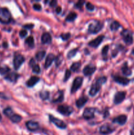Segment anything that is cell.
<instances>
[{
  "instance_id": "cell-3",
  "label": "cell",
  "mask_w": 134,
  "mask_h": 135,
  "mask_svg": "<svg viewBox=\"0 0 134 135\" xmlns=\"http://www.w3.org/2000/svg\"><path fill=\"white\" fill-rule=\"evenodd\" d=\"M104 26L103 22L100 21H95L89 24L88 26V32L95 34L101 31Z\"/></svg>"
},
{
  "instance_id": "cell-49",
  "label": "cell",
  "mask_w": 134,
  "mask_h": 135,
  "mask_svg": "<svg viewBox=\"0 0 134 135\" xmlns=\"http://www.w3.org/2000/svg\"><path fill=\"white\" fill-rule=\"evenodd\" d=\"M1 119H2V117H1V114H0V121H1Z\"/></svg>"
},
{
  "instance_id": "cell-43",
  "label": "cell",
  "mask_w": 134,
  "mask_h": 135,
  "mask_svg": "<svg viewBox=\"0 0 134 135\" xmlns=\"http://www.w3.org/2000/svg\"><path fill=\"white\" fill-rule=\"evenodd\" d=\"M34 26V24H26V25H23V28H26V29H32L33 28Z\"/></svg>"
},
{
  "instance_id": "cell-6",
  "label": "cell",
  "mask_w": 134,
  "mask_h": 135,
  "mask_svg": "<svg viewBox=\"0 0 134 135\" xmlns=\"http://www.w3.org/2000/svg\"><path fill=\"white\" fill-rule=\"evenodd\" d=\"M58 112L64 116H70L73 113V108L66 105H60L57 108Z\"/></svg>"
},
{
  "instance_id": "cell-11",
  "label": "cell",
  "mask_w": 134,
  "mask_h": 135,
  "mask_svg": "<svg viewBox=\"0 0 134 135\" xmlns=\"http://www.w3.org/2000/svg\"><path fill=\"white\" fill-rule=\"evenodd\" d=\"M96 69L97 68H96V66L95 65L90 63V64L87 65L84 67V69H83V73L86 76H91L95 72Z\"/></svg>"
},
{
  "instance_id": "cell-5",
  "label": "cell",
  "mask_w": 134,
  "mask_h": 135,
  "mask_svg": "<svg viewBox=\"0 0 134 135\" xmlns=\"http://www.w3.org/2000/svg\"><path fill=\"white\" fill-rule=\"evenodd\" d=\"M25 58L22 54H18V53H15L13 58V67L14 69L17 71L20 69L22 63L24 62Z\"/></svg>"
},
{
  "instance_id": "cell-14",
  "label": "cell",
  "mask_w": 134,
  "mask_h": 135,
  "mask_svg": "<svg viewBox=\"0 0 134 135\" xmlns=\"http://www.w3.org/2000/svg\"><path fill=\"white\" fill-rule=\"evenodd\" d=\"M105 38V36L103 35H100L98 37H97L96 38H95L93 40L90 41V42L88 43V46H90L91 47H94V48H97L101 43H102V40Z\"/></svg>"
},
{
  "instance_id": "cell-2",
  "label": "cell",
  "mask_w": 134,
  "mask_h": 135,
  "mask_svg": "<svg viewBox=\"0 0 134 135\" xmlns=\"http://www.w3.org/2000/svg\"><path fill=\"white\" fill-rule=\"evenodd\" d=\"M12 20L11 14L7 8H0V22L3 24L10 23Z\"/></svg>"
},
{
  "instance_id": "cell-38",
  "label": "cell",
  "mask_w": 134,
  "mask_h": 135,
  "mask_svg": "<svg viewBox=\"0 0 134 135\" xmlns=\"http://www.w3.org/2000/svg\"><path fill=\"white\" fill-rule=\"evenodd\" d=\"M85 7H86L87 10H88L89 11H93L95 9V6L90 2L86 3V5H85Z\"/></svg>"
},
{
  "instance_id": "cell-39",
  "label": "cell",
  "mask_w": 134,
  "mask_h": 135,
  "mask_svg": "<svg viewBox=\"0 0 134 135\" xmlns=\"http://www.w3.org/2000/svg\"><path fill=\"white\" fill-rule=\"evenodd\" d=\"M109 46H108V45L105 46V47L102 48V55L104 57H106V55H107V54H108V51H109Z\"/></svg>"
},
{
  "instance_id": "cell-42",
  "label": "cell",
  "mask_w": 134,
  "mask_h": 135,
  "mask_svg": "<svg viewBox=\"0 0 134 135\" xmlns=\"http://www.w3.org/2000/svg\"><path fill=\"white\" fill-rule=\"evenodd\" d=\"M33 9L35 11H40L42 10V6H41V5H39V4L35 3L33 5Z\"/></svg>"
},
{
  "instance_id": "cell-31",
  "label": "cell",
  "mask_w": 134,
  "mask_h": 135,
  "mask_svg": "<svg viewBox=\"0 0 134 135\" xmlns=\"http://www.w3.org/2000/svg\"><path fill=\"white\" fill-rule=\"evenodd\" d=\"M49 92L47 90H43L39 92V96L43 100H48L49 98Z\"/></svg>"
},
{
  "instance_id": "cell-18",
  "label": "cell",
  "mask_w": 134,
  "mask_h": 135,
  "mask_svg": "<svg viewBox=\"0 0 134 135\" xmlns=\"http://www.w3.org/2000/svg\"><path fill=\"white\" fill-rule=\"evenodd\" d=\"M56 56L53 54H49L46 57L45 61L44 67L45 69H48L52 65L53 62L55 60Z\"/></svg>"
},
{
  "instance_id": "cell-30",
  "label": "cell",
  "mask_w": 134,
  "mask_h": 135,
  "mask_svg": "<svg viewBox=\"0 0 134 135\" xmlns=\"http://www.w3.org/2000/svg\"><path fill=\"white\" fill-rule=\"evenodd\" d=\"M46 52L45 51H39L35 54V59L38 61H41L42 60H43V58L45 56Z\"/></svg>"
},
{
  "instance_id": "cell-47",
  "label": "cell",
  "mask_w": 134,
  "mask_h": 135,
  "mask_svg": "<svg viewBox=\"0 0 134 135\" xmlns=\"http://www.w3.org/2000/svg\"><path fill=\"white\" fill-rule=\"evenodd\" d=\"M130 135H134V125L133 126L132 129H131V132H130Z\"/></svg>"
},
{
  "instance_id": "cell-44",
  "label": "cell",
  "mask_w": 134,
  "mask_h": 135,
  "mask_svg": "<svg viewBox=\"0 0 134 135\" xmlns=\"http://www.w3.org/2000/svg\"><path fill=\"white\" fill-rule=\"evenodd\" d=\"M35 64H36V63H35V59H34V58H32V59H30V62H29V65H30L31 67H32L33 66L35 65Z\"/></svg>"
},
{
  "instance_id": "cell-36",
  "label": "cell",
  "mask_w": 134,
  "mask_h": 135,
  "mask_svg": "<svg viewBox=\"0 0 134 135\" xmlns=\"http://www.w3.org/2000/svg\"><path fill=\"white\" fill-rule=\"evenodd\" d=\"M62 60H63V55H59L57 57L55 58V63H56V67H59L60 64L62 63Z\"/></svg>"
},
{
  "instance_id": "cell-7",
  "label": "cell",
  "mask_w": 134,
  "mask_h": 135,
  "mask_svg": "<svg viewBox=\"0 0 134 135\" xmlns=\"http://www.w3.org/2000/svg\"><path fill=\"white\" fill-rule=\"evenodd\" d=\"M49 119L50 122L53 123L56 127L59 128V129H65L66 128L67 125L62 120L56 118V117H54L53 115H49Z\"/></svg>"
},
{
  "instance_id": "cell-20",
  "label": "cell",
  "mask_w": 134,
  "mask_h": 135,
  "mask_svg": "<svg viewBox=\"0 0 134 135\" xmlns=\"http://www.w3.org/2000/svg\"><path fill=\"white\" fill-rule=\"evenodd\" d=\"M39 80H40V79H39L38 76H31V77L27 80V82H26V86H27L28 87H30V88H31V87H34V86H35V84L39 81Z\"/></svg>"
},
{
  "instance_id": "cell-45",
  "label": "cell",
  "mask_w": 134,
  "mask_h": 135,
  "mask_svg": "<svg viewBox=\"0 0 134 135\" xmlns=\"http://www.w3.org/2000/svg\"><path fill=\"white\" fill-rule=\"evenodd\" d=\"M56 5H57V1H56V0H53V1H51L49 3L50 7H52L56 6Z\"/></svg>"
},
{
  "instance_id": "cell-34",
  "label": "cell",
  "mask_w": 134,
  "mask_h": 135,
  "mask_svg": "<svg viewBox=\"0 0 134 135\" xmlns=\"http://www.w3.org/2000/svg\"><path fill=\"white\" fill-rule=\"evenodd\" d=\"M60 38H61V39L63 40L66 41V40H68L70 38L71 34H70V33H69V32L62 33V34H60Z\"/></svg>"
},
{
  "instance_id": "cell-48",
  "label": "cell",
  "mask_w": 134,
  "mask_h": 135,
  "mask_svg": "<svg viewBox=\"0 0 134 135\" xmlns=\"http://www.w3.org/2000/svg\"><path fill=\"white\" fill-rule=\"evenodd\" d=\"M131 53H132L133 55H134V48L133 49V50H132V51H131Z\"/></svg>"
},
{
  "instance_id": "cell-26",
  "label": "cell",
  "mask_w": 134,
  "mask_h": 135,
  "mask_svg": "<svg viewBox=\"0 0 134 135\" xmlns=\"http://www.w3.org/2000/svg\"><path fill=\"white\" fill-rule=\"evenodd\" d=\"M25 44H27L28 47H31V48L34 47V39L32 36H30L25 40Z\"/></svg>"
},
{
  "instance_id": "cell-33",
  "label": "cell",
  "mask_w": 134,
  "mask_h": 135,
  "mask_svg": "<svg viewBox=\"0 0 134 135\" xmlns=\"http://www.w3.org/2000/svg\"><path fill=\"white\" fill-rule=\"evenodd\" d=\"M78 51V48H74L70 50V51H68V54H67V57H68V59H71V58H72L73 57H74L75 55H76Z\"/></svg>"
},
{
  "instance_id": "cell-23",
  "label": "cell",
  "mask_w": 134,
  "mask_h": 135,
  "mask_svg": "<svg viewBox=\"0 0 134 135\" xmlns=\"http://www.w3.org/2000/svg\"><path fill=\"white\" fill-rule=\"evenodd\" d=\"M122 72L123 73V75L125 76H130L131 75V73H132V71H131V69L128 67L127 65V63H124V64L123 65L122 67Z\"/></svg>"
},
{
  "instance_id": "cell-9",
  "label": "cell",
  "mask_w": 134,
  "mask_h": 135,
  "mask_svg": "<svg viewBox=\"0 0 134 135\" xmlns=\"http://www.w3.org/2000/svg\"><path fill=\"white\" fill-rule=\"evenodd\" d=\"M96 108H86L84 111L82 116L85 120H89L94 118L95 113L96 112Z\"/></svg>"
},
{
  "instance_id": "cell-4",
  "label": "cell",
  "mask_w": 134,
  "mask_h": 135,
  "mask_svg": "<svg viewBox=\"0 0 134 135\" xmlns=\"http://www.w3.org/2000/svg\"><path fill=\"white\" fill-rule=\"evenodd\" d=\"M120 34L126 44H132L133 42V33L130 30H127V29H124L121 32Z\"/></svg>"
},
{
  "instance_id": "cell-17",
  "label": "cell",
  "mask_w": 134,
  "mask_h": 135,
  "mask_svg": "<svg viewBox=\"0 0 134 135\" xmlns=\"http://www.w3.org/2000/svg\"><path fill=\"white\" fill-rule=\"evenodd\" d=\"M127 117L126 115H120L112 119V122L114 123H118L120 125H123L127 121Z\"/></svg>"
},
{
  "instance_id": "cell-19",
  "label": "cell",
  "mask_w": 134,
  "mask_h": 135,
  "mask_svg": "<svg viewBox=\"0 0 134 135\" xmlns=\"http://www.w3.org/2000/svg\"><path fill=\"white\" fill-rule=\"evenodd\" d=\"M19 75H18L16 73L13 72H9L7 75H6L5 76V80H8L9 82H11V83H14L16 82L18 79V78L19 77Z\"/></svg>"
},
{
  "instance_id": "cell-24",
  "label": "cell",
  "mask_w": 134,
  "mask_h": 135,
  "mask_svg": "<svg viewBox=\"0 0 134 135\" xmlns=\"http://www.w3.org/2000/svg\"><path fill=\"white\" fill-rule=\"evenodd\" d=\"M76 18H77V14L75 12H70L66 17L65 21L66 22H73L74 20L76 19Z\"/></svg>"
},
{
  "instance_id": "cell-32",
  "label": "cell",
  "mask_w": 134,
  "mask_h": 135,
  "mask_svg": "<svg viewBox=\"0 0 134 135\" xmlns=\"http://www.w3.org/2000/svg\"><path fill=\"white\" fill-rule=\"evenodd\" d=\"M3 113L7 116V117H8L9 118H10V117H11V116L13 115L14 113L13 112V110L11 108H10V107H8V108H5V109H4Z\"/></svg>"
},
{
  "instance_id": "cell-28",
  "label": "cell",
  "mask_w": 134,
  "mask_h": 135,
  "mask_svg": "<svg viewBox=\"0 0 134 135\" xmlns=\"http://www.w3.org/2000/svg\"><path fill=\"white\" fill-rule=\"evenodd\" d=\"M11 72V69L7 65H3L0 67V74L1 75H6Z\"/></svg>"
},
{
  "instance_id": "cell-8",
  "label": "cell",
  "mask_w": 134,
  "mask_h": 135,
  "mask_svg": "<svg viewBox=\"0 0 134 135\" xmlns=\"http://www.w3.org/2000/svg\"><path fill=\"white\" fill-rule=\"evenodd\" d=\"M83 81H84V79L81 76H78L75 78L72 83V87H71V93H75L76 91L78 90L82 85Z\"/></svg>"
},
{
  "instance_id": "cell-25",
  "label": "cell",
  "mask_w": 134,
  "mask_h": 135,
  "mask_svg": "<svg viewBox=\"0 0 134 135\" xmlns=\"http://www.w3.org/2000/svg\"><path fill=\"white\" fill-rule=\"evenodd\" d=\"M80 67H81L80 62H75V63H72L70 67V71H72V72H77L78 71H79Z\"/></svg>"
},
{
  "instance_id": "cell-15",
  "label": "cell",
  "mask_w": 134,
  "mask_h": 135,
  "mask_svg": "<svg viewBox=\"0 0 134 135\" xmlns=\"http://www.w3.org/2000/svg\"><path fill=\"white\" fill-rule=\"evenodd\" d=\"M113 80L118 84H121V85L126 86L130 83V80L128 79L123 76H119V75H114L113 76Z\"/></svg>"
},
{
  "instance_id": "cell-10",
  "label": "cell",
  "mask_w": 134,
  "mask_h": 135,
  "mask_svg": "<svg viewBox=\"0 0 134 135\" xmlns=\"http://www.w3.org/2000/svg\"><path fill=\"white\" fill-rule=\"evenodd\" d=\"M126 92H123V91H120L116 93V94L114 95V103L116 105H118V104H121L122 102L124 100L125 98H126Z\"/></svg>"
},
{
  "instance_id": "cell-21",
  "label": "cell",
  "mask_w": 134,
  "mask_h": 135,
  "mask_svg": "<svg viewBox=\"0 0 134 135\" xmlns=\"http://www.w3.org/2000/svg\"><path fill=\"white\" fill-rule=\"evenodd\" d=\"M88 97L87 96H81L80 98L78 99L76 102V105L78 108H81L84 106L85 104L87 102Z\"/></svg>"
},
{
  "instance_id": "cell-29",
  "label": "cell",
  "mask_w": 134,
  "mask_h": 135,
  "mask_svg": "<svg viewBox=\"0 0 134 135\" xmlns=\"http://www.w3.org/2000/svg\"><path fill=\"white\" fill-rule=\"evenodd\" d=\"M120 27V24L118 22V21H113L110 25V29L112 31H116L119 29V28Z\"/></svg>"
},
{
  "instance_id": "cell-37",
  "label": "cell",
  "mask_w": 134,
  "mask_h": 135,
  "mask_svg": "<svg viewBox=\"0 0 134 135\" xmlns=\"http://www.w3.org/2000/svg\"><path fill=\"white\" fill-rule=\"evenodd\" d=\"M71 76V71L70 70H66L65 71V74H64V80L63 81L64 82H66L68 79H70Z\"/></svg>"
},
{
  "instance_id": "cell-27",
  "label": "cell",
  "mask_w": 134,
  "mask_h": 135,
  "mask_svg": "<svg viewBox=\"0 0 134 135\" xmlns=\"http://www.w3.org/2000/svg\"><path fill=\"white\" fill-rule=\"evenodd\" d=\"M9 119H10L11 121L13 123H17L20 122L22 118L20 115L17 114V113H14V114H13Z\"/></svg>"
},
{
  "instance_id": "cell-40",
  "label": "cell",
  "mask_w": 134,
  "mask_h": 135,
  "mask_svg": "<svg viewBox=\"0 0 134 135\" xmlns=\"http://www.w3.org/2000/svg\"><path fill=\"white\" fill-rule=\"evenodd\" d=\"M85 3V1H79L75 4L74 7L76 8H78L79 9H82L83 6H84V4Z\"/></svg>"
},
{
  "instance_id": "cell-1",
  "label": "cell",
  "mask_w": 134,
  "mask_h": 135,
  "mask_svg": "<svg viewBox=\"0 0 134 135\" xmlns=\"http://www.w3.org/2000/svg\"><path fill=\"white\" fill-rule=\"evenodd\" d=\"M106 80H107V78L105 76H102L98 78L96 80L95 83H93L91 87L90 90L89 92V96H91V97L96 96V94L100 91L102 86L106 83Z\"/></svg>"
},
{
  "instance_id": "cell-22",
  "label": "cell",
  "mask_w": 134,
  "mask_h": 135,
  "mask_svg": "<svg viewBox=\"0 0 134 135\" xmlns=\"http://www.w3.org/2000/svg\"><path fill=\"white\" fill-rule=\"evenodd\" d=\"M42 43L43 44H49L52 42V38L49 32H45L42 36Z\"/></svg>"
},
{
  "instance_id": "cell-13",
  "label": "cell",
  "mask_w": 134,
  "mask_h": 135,
  "mask_svg": "<svg viewBox=\"0 0 134 135\" xmlns=\"http://www.w3.org/2000/svg\"><path fill=\"white\" fill-rule=\"evenodd\" d=\"M26 127L28 130L32 132L36 131L39 129V124L34 121H28L26 123Z\"/></svg>"
},
{
  "instance_id": "cell-41",
  "label": "cell",
  "mask_w": 134,
  "mask_h": 135,
  "mask_svg": "<svg viewBox=\"0 0 134 135\" xmlns=\"http://www.w3.org/2000/svg\"><path fill=\"white\" fill-rule=\"evenodd\" d=\"M28 32L27 30H25V29H23V30H21L19 32V35L20 36L21 38H24L27 36Z\"/></svg>"
},
{
  "instance_id": "cell-12",
  "label": "cell",
  "mask_w": 134,
  "mask_h": 135,
  "mask_svg": "<svg viewBox=\"0 0 134 135\" xmlns=\"http://www.w3.org/2000/svg\"><path fill=\"white\" fill-rule=\"evenodd\" d=\"M114 130H115V129L112 127L110 125H109V124H105V125H102L100 127L99 133L102 134H109L113 133Z\"/></svg>"
},
{
  "instance_id": "cell-35",
  "label": "cell",
  "mask_w": 134,
  "mask_h": 135,
  "mask_svg": "<svg viewBox=\"0 0 134 135\" xmlns=\"http://www.w3.org/2000/svg\"><path fill=\"white\" fill-rule=\"evenodd\" d=\"M32 71L33 73H34L35 74H39L41 72V69L39 67V65L38 64H35V65L33 66L32 67Z\"/></svg>"
},
{
  "instance_id": "cell-46",
  "label": "cell",
  "mask_w": 134,
  "mask_h": 135,
  "mask_svg": "<svg viewBox=\"0 0 134 135\" xmlns=\"http://www.w3.org/2000/svg\"><path fill=\"white\" fill-rule=\"evenodd\" d=\"M55 11H56V13H57V14H59V13H61V11H62L61 7H56Z\"/></svg>"
},
{
  "instance_id": "cell-16",
  "label": "cell",
  "mask_w": 134,
  "mask_h": 135,
  "mask_svg": "<svg viewBox=\"0 0 134 135\" xmlns=\"http://www.w3.org/2000/svg\"><path fill=\"white\" fill-rule=\"evenodd\" d=\"M63 100H64V92L63 90H58L52 99V102L53 103L62 102Z\"/></svg>"
}]
</instances>
